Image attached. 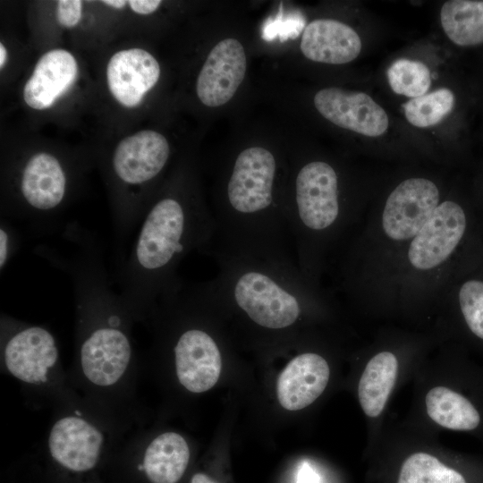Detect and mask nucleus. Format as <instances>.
Wrapping results in <instances>:
<instances>
[{
	"instance_id": "1",
	"label": "nucleus",
	"mask_w": 483,
	"mask_h": 483,
	"mask_svg": "<svg viewBox=\"0 0 483 483\" xmlns=\"http://www.w3.org/2000/svg\"><path fill=\"white\" fill-rule=\"evenodd\" d=\"M197 197L165 193L150 202L129 251L118 264L120 297L145 309L182 283L178 267L196 250L207 255L215 234L212 212Z\"/></svg>"
},
{
	"instance_id": "2",
	"label": "nucleus",
	"mask_w": 483,
	"mask_h": 483,
	"mask_svg": "<svg viewBox=\"0 0 483 483\" xmlns=\"http://www.w3.org/2000/svg\"><path fill=\"white\" fill-rule=\"evenodd\" d=\"M218 272L202 284L218 309L236 312L256 328L292 329L318 301V289L300 273L243 257L214 258Z\"/></svg>"
},
{
	"instance_id": "3",
	"label": "nucleus",
	"mask_w": 483,
	"mask_h": 483,
	"mask_svg": "<svg viewBox=\"0 0 483 483\" xmlns=\"http://www.w3.org/2000/svg\"><path fill=\"white\" fill-rule=\"evenodd\" d=\"M68 175L60 160L47 152L31 155L22 166L18 178V192L21 208L17 221L30 225L35 231L55 228V215L67 196Z\"/></svg>"
},
{
	"instance_id": "4",
	"label": "nucleus",
	"mask_w": 483,
	"mask_h": 483,
	"mask_svg": "<svg viewBox=\"0 0 483 483\" xmlns=\"http://www.w3.org/2000/svg\"><path fill=\"white\" fill-rule=\"evenodd\" d=\"M436 184L423 177L401 182L386 199L382 216L384 235L394 242H409L440 204Z\"/></svg>"
},
{
	"instance_id": "5",
	"label": "nucleus",
	"mask_w": 483,
	"mask_h": 483,
	"mask_svg": "<svg viewBox=\"0 0 483 483\" xmlns=\"http://www.w3.org/2000/svg\"><path fill=\"white\" fill-rule=\"evenodd\" d=\"M466 230L462 208L453 200L441 202L421 230L409 242L408 267L428 272L443 265L453 253Z\"/></svg>"
},
{
	"instance_id": "6",
	"label": "nucleus",
	"mask_w": 483,
	"mask_h": 483,
	"mask_svg": "<svg viewBox=\"0 0 483 483\" xmlns=\"http://www.w3.org/2000/svg\"><path fill=\"white\" fill-rule=\"evenodd\" d=\"M122 323V317L117 311L102 325L93 326L81 343L80 358L82 371L97 386L115 384L130 363L131 345L121 328Z\"/></svg>"
},
{
	"instance_id": "7",
	"label": "nucleus",
	"mask_w": 483,
	"mask_h": 483,
	"mask_svg": "<svg viewBox=\"0 0 483 483\" xmlns=\"http://www.w3.org/2000/svg\"><path fill=\"white\" fill-rule=\"evenodd\" d=\"M169 157L166 138L158 131L142 130L119 141L111 157V170L124 187L140 189L160 175Z\"/></svg>"
},
{
	"instance_id": "8",
	"label": "nucleus",
	"mask_w": 483,
	"mask_h": 483,
	"mask_svg": "<svg viewBox=\"0 0 483 483\" xmlns=\"http://www.w3.org/2000/svg\"><path fill=\"white\" fill-rule=\"evenodd\" d=\"M174 354L177 377L188 391L202 393L216 384L222 369L221 350L205 327L182 329L175 339Z\"/></svg>"
},
{
	"instance_id": "9",
	"label": "nucleus",
	"mask_w": 483,
	"mask_h": 483,
	"mask_svg": "<svg viewBox=\"0 0 483 483\" xmlns=\"http://www.w3.org/2000/svg\"><path fill=\"white\" fill-rule=\"evenodd\" d=\"M313 102L318 113L338 127L367 137H379L388 129L386 111L364 92L326 88L315 94Z\"/></svg>"
},
{
	"instance_id": "10",
	"label": "nucleus",
	"mask_w": 483,
	"mask_h": 483,
	"mask_svg": "<svg viewBox=\"0 0 483 483\" xmlns=\"http://www.w3.org/2000/svg\"><path fill=\"white\" fill-rule=\"evenodd\" d=\"M247 58L243 46L235 38H225L209 52L196 81L199 101L208 107L231 100L244 80Z\"/></svg>"
},
{
	"instance_id": "11",
	"label": "nucleus",
	"mask_w": 483,
	"mask_h": 483,
	"mask_svg": "<svg viewBox=\"0 0 483 483\" xmlns=\"http://www.w3.org/2000/svg\"><path fill=\"white\" fill-rule=\"evenodd\" d=\"M161 70L148 51L132 47L114 53L106 65V83L113 97L126 108L140 105L157 83Z\"/></svg>"
},
{
	"instance_id": "12",
	"label": "nucleus",
	"mask_w": 483,
	"mask_h": 483,
	"mask_svg": "<svg viewBox=\"0 0 483 483\" xmlns=\"http://www.w3.org/2000/svg\"><path fill=\"white\" fill-rule=\"evenodd\" d=\"M4 363L16 378L30 384L47 380L57 361L58 349L53 335L38 326H24L11 335L4 348Z\"/></svg>"
},
{
	"instance_id": "13",
	"label": "nucleus",
	"mask_w": 483,
	"mask_h": 483,
	"mask_svg": "<svg viewBox=\"0 0 483 483\" xmlns=\"http://www.w3.org/2000/svg\"><path fill=\"white\" fill-rule=\"evenodd\" d=\"M102 445L101 432L85 419L74 416L56 421L48 439L53 459L74 472L93 469L97 463Z\"/></svg>"
},
{
	"instance_id": "14",
	"label": "nucleus",
	"mask_w": 483,
	"mask_h": 483,
	"mask_svg": "<svg viewBox=\"0 0 483 483\" xmlns=\"http://www.w3.org/2000/svg\"><path fill=\"white\" fill-rule=\"evenodd\" d=\"M78 64L62 48L46 52L38 60L23 88L25 103L35 110L51 107L75 82Z\"/></svg>"
},
{
	"instance_id": "15",
	"label": "nucleus",
	"mask_w": 483,
	"mask_h": 483,
	"mask_svg": "<svg viewBox=\"0 0 483 483\" xmlns=\"http://www.w3.org/2000/svg\"><path fill=\"white\" fill-rule=\"evenodd\" d=\"M330 375L324 357L303 352L294 357L280 373L276 383L277 399L288 411L311 404L326 389Z\"/></svg>"
},
{
	"instance_id": "16",
	"label": "nucleus",
	"mask_w": 483,
	"mask_h": 483,
	"mask_svg": "<svg viewBox=\"0 0 483 483\" xmlns=\"http://www.w3.org/2000/svg\"><path fill=\"white\" fill-rule=\"evenodd\" d=\"M361 47L358 33L351 26L333 19L312 21L306 26L301 40V50L306 58L329 64L353 61Z\"/></svg>"
},
{
	"instance_id": "17",
	"label": "nucleus",
	"mask_w": 483,
	"mask_h": 483,
	"mask_svg": "<svg viewBox=\"0 0 483 483\" xmlns=\"http://www.w3.org/2000/svg\"><path fill=\"white\" fill-rule=\"evenodd\" d=\"M190 461L185 439L174 432L157 436L147 447L140 470L151 483H177Z\"/></svg>"
},
{
	"instance_id": "18",
	"label": "nucleus",
	"mask_w": 483,
	"mask_h": 483,
	"mask_svg": "<svg viewBox=\"0 0 483 483\" xmlns=\"http://www.w3.org/2000/svg\"><path fill=\"white\" fill-rule=\"evenodd\" d=\"M398 367L396 356L388 351L377 353L368 361L358 385L359 402L367 416L376 418L384 411Z\"/></svg>"
},
{
	"instance_id": "19",
	"label": "nucleus",
	"mask_w": 483,
	"mask_h": 483,
	"mask_svg": "<svg viewBox=\"0 0 483 483\" xmlns=\"http://www.w3.org/2000/svg\"><path fill=\"white\" fill-rule=\"evenodd\" d=\"M425 403L428 417L445 428L469 431L479 424V414L472 403L448 387H432L426 394Z\"/></svg>"
},
{
	"instance_id": "20",
	"label": "nucleus",
	"mask_w": 483,
	"mask_h": 483,
	"mask_svg": "<svg viewBox=\"0 0 483 483\" xmlns=\"http://www.w3.org/2000/svg\"><path fill=\"white\" fill-rule=\"evenodd\" d=\"M442 28L461 47L483 44V1L450 0L440 11Z\"/></svg>"
},
{
	"instance_id": "21",
	"label": "nucleus",
	"mask_w": 483,
	"mask_h": 483,
	"mask_svg": "<svg viewBox=\"0 0 483 483\" xmlns=\"http://www.w3.org/2000/svg\"><path fill=\"white\" fill-rule=\"evenodd\" d=\"M397 483H466L462 474L423 452L411 454L403 462Z\"/></svg>"
},
{
	"instance_id": "22",
	"label": "nucleus",
	"mask_w": 483,
	"mask_h": 483,
	"mask_svg": "<svg viewBox=\"0 0 483 483\" xmlns=\"http://www.w3.org/2000/svg\"><path fill=\"white\" fill-rule=\"evenodd\" d=\"M455 102L453 93L445 88L411 98L402 105L407 121L415 127L427 128L439 123L451 113Z\"/></svg>"
},
{
	"instance_id": "23",
	"label": "nucleus",
	"mask_w": 483,
	"mask_h": 483,
	"mask_svg": "<svg viewBox=\"0 0 483 483\" xmlns=\"http://www.w3.org/2000/svg\"><path fill=\"white\" fill-rule=\"evenodd\" d=\"M386 76L394 93L411 98L427 94L431 85L429 69L419 61L398 59L389 66Z\"/></svg>"
},
{
	"instance_id": "24",
	"label": "nucleus",
	"mask_w": 483,
	"mask_h": 483,
	"mask_svg": "<svg viewBox=\"0 0 483 483\" xmlns=\"http://www.w3.org/2000/svg\"><path fill=\"white\" fill-rule=\"evenodd\" d=\"M459 304L470 331L483 339V282L469 280L459 291Z\"/></svg>"
},
{
	"instance_id": "25",
	"label": "nucleus",
	"mask_w": 483,
	"mask_h": 483,
	"mask_svg": "<svg viewBox=\"0 0 483 483\" xmlns=\"http://www.w3.org/2000/svg\"><path fill=\"white\" fill-rule=\"evenodd\" d=\"M18 233L8 220L1 218L0 223V268L1 271L17 250Z\"/></svg>"
},
{
	"instance_id": "26",
	"label": "nucleus",
	"mask_w": 483,
	"mask_h": 483,
	"mask_svg": "<svg viewBox=\"0 0 483 483\" xmlns=\"http://www.w3.org/2000/svg\"><path fill=\"white\" fill-rule=\"evenodd\" d=\"M82 16V2L80 0H61L56 4V19L64 28H73Z\"/></svg>"
},
{
	"instance_id": "27",
	"label": "nucleus",
	"mask_w": 483,
	"mask_h": 483,
	"mask_svg": "<svg viewBox=\"0 0 483 483\" xmlns=\"http://www.w3.org/2000/svg\"><path fill=\"white\" fill-rule=\"evenodd\" d=\"M128 4L131 11L140 15L151 14L160 6L159 0H131Z\"/></svg>"
},
{
	"instance_id": "28",
	"label": "nucleus",
	"mask_w": 483,
	"mask_h": 483,
	"mask_svg": "<svg viewBox=\"0 0 483 483\" xmlns=\"http://www.w3.org/2000/svg\"><path fill=\"white\" fill-rule=\"evenodd\" d=\"M297 483H319V479L309 466L304 464L299 471Z\"/></svg>"
},
{
	"instance_id": "29",
	"label": "nucleus",
	"mask_w": 483,
	"mask_h": 483,
	"mask_svg": "<svg viewBox=\"0 0 483 483\" xmlns=\"http://www.w3.org/2000/svg\"><path fill=\"white\" fill-rule=\"evenodd\" d=\"M191 483H216L207 474L198 472L195 473L191 480Z\"/></svg>"
},
{
	"instance_id": "30",
	"label": "nucleus",
	"mask_w": 483,
	"mask_h": 483,
	"mask_svg": "<svg viewBox=\"0 0 483 483\" xmlns=\"http://www.w3.org/2000/svg\"><path fill=\"white\" fill-rule=\"evenodd\" d=\"M101 3L114 9H123L128 4V1L124 0H105L101 1Z\"/></svg>"
},
{
	"instance_id": "31",
	"label": "nucleus",
	"mask_w": 483,
	"mask_h": 483,
	"mask_svg": "<svg viewBox=\"0 0 483 483\" xmlns=\"http://www.w3.org/2000/svg\"><path fill=\"white\" fill-rule=\"evenodd\" d=\"M7 60V50L5 47L0 44V68L3 69Z\"/></svg>"
}]
</instances>
